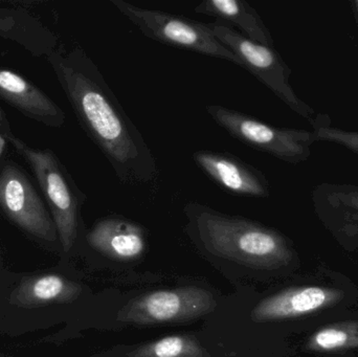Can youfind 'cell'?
<instances>
[{
    "mask_svg": "<svg viewBox=\"0 0 358 357\" xmlns=\"http://www.w3.org/2000/svg\"><path fill=\"white\" fill-rule=\"evenodd\" d=\"M45 58L80 126L120 182H153L157 159L90 54L81 46L65 48L60 43Z\"/></svg>",
    "mask_w": 358,
    "mask_h": 357,
    "instance_id": "cell-1",
    "label": "cell"
},
{
    "mask_svg": "<svg viewBox=\"0 0 358 357\" xmlns=\"http://www.w3.org/2000/svg\"><path fill=\"white\" fill-rule=\"evenodd\" d=\"M185 213L192 234L213 255L260 268H278L292 259L286 239L273 228L199 203H187Z\"/></svg>",
    "mask_w": 358,
    "mask_h": 357,
    "instance_id": "cell-2",
    "label": "cell"
},
{
    "mask_svg": "<svg viewBox=\"0 0 358 357\" xmlns=\"http://www.w3.org/2000/svg\"><path fill=\"white\" fill-rule=\"evenodd\" d=\"M4 136L31 167L50 207L61 245L67 253L77 239L80 209L86 195L80 190L52 150L29 146L13 131Z\"/></svg>",
    "mask_w": 358,
    "mask_h": 357,
    "instance_id": "cell-3",
    "label": "cell"
},
{
    "mask_svg": "<svg viewBox=\"0 0 358 357\" xmlns=\"http://www.w3.org/2000/svg\"><path fill=\"white\" fill-rule=\"evenodd\" d=\"M210 27L217 39L237 57L241 67L252 73L294 112L308 121L313 129L326 124L324 115H315L313 107L299 98L290 85L292 68L275 48L252 41L223 22L212 23Z\"/></svg>",
    "mask_w": 358,
    "mask_h": 357,
    "instance_id": "cell-4",
    "label": "cell"
},
{
    "mask_svg": "<svg viewBox=\"0 0 358 357\" xmlns=\"http://www.w3.org/2000/svg\"><path fill=\"white\" fill-rule=\"evenodd\" d=\"M110 3L149 39L241 66L237 57L217 39L210 24L125 0H110Z\"/></svg>",
    "mask_w": 358,
    "mask_h": 357,
    "instance_id": "cell-5",
    "label": "cell"
},
{
    "mask_svg": "<svg viewBox=\"0 0 358 357\" xmlns=\"http://www.w3.org/2000/svg\"><path fill=\"white\" fill-rule=\"evenodd\" d=\"M206 111L236 140L285 163L296 165L308 161L311 146L317 142L315 131L275 127L221 105H206Z\"/></svg>",
    "mask_w": 358,
    "mask_h": 357,
    "instance_id": "cell-6",
    "label": "cell"
},
{
    "mask_svg": "<svg viewBox=\"0 0 358 357\" xmlns=\"http://www.w3.org/2000/svg\"><path fill=\"white\" fill-rule=\"evenodd\" d=\"M216 307V299L206 289L180 287L136 298L120 310L117 321L125 324H170L206 316Z\"/></svg>",
    "mask_w": 358,
    "mask_h": 357,
    "instance_id": "cell-7",
    "label": "cell"
},
{
    "mask_svg": "<svg viewBox=\"0 0 358 357\" xmlns=\"http://www.w3.org/2000/svg\"><path fill=\"white\" fill-rule=\"evenodd\" d=\"M0 210L36 238L56 241L58 232L52 214L27 174L15 163L0 167Z\"/></svg>",
    "mask_w": 358,
    "mask_h": 357,
    "instance_id": "cell-8",
    "label": "cell"
},
{
    "mask_svg": "<svg viewBox=\"0 0 358 357\" xmlns=\"http://www.w3.org/2000/svg\"><path fill=\"white\" fill-rule=\"evenodd\" d=\"M193 161L208 178L231 195L264 198L271 195L269 182L262 171L227 152L201 150Z\"/></svg>",
    "mask_w": 358,
    "mask_h": 357,
    "instance_id": "cell-9",
    "label": "cell"
},
{
    "mask_svg": "<svg viewBox=\"0 0 358 357\" xmlns=\"http://www.w3.org/2000/svg\"><path fill=\"white\" fill-rule=\"evenodd\" d=\"M343 293L320 286L294 287L262 300L250 312L256 323L300 318L338 303Z\"/></svg>",
    "mask_w": 358,
    "mask_h": 357,
    "instance_id": "cell-10",
    "label": "cell"
},
{
    "mask_svg": "<svg viewBox=\"0 0 358 357\" xmlns=\"http://www.w3.org/2000/svg\"><path fill=\"white\" fill-rule=\"evenodd\" d=\"M0 100L46 127L61 128L66 121L64 111L45 92L19 73L2 67Z\"/></svg>",
    "mask_w": 358,
    "mask_h": 357,
    "instance_id": "cell-11",
    "label": "cell"
},
{
    "mask_svg": "<svg viewBox=\"0 0 358 357\" xmlns=\"http://www.w3.org/2000/svg\"><path fill=\"white\" fill-rule=\"evenodd\" d=\"M90 247L115 260H134L146 249V233L142 226L125 218L107 217L94 224L87 235Z\"/></svg>",
    "mask_w": 358,
    "mask_h": 357,
    "instance_id": "cell-12",
    "label": "cell"
},
{
    "mask_svg": "<svg viewBox=\"0 0 358 357\" xmlns=\"http://www.w3.org/2000/svg\"><path fill=\"white\" fill-rule=\"evenodd\" d=\"M0 38L35 57L48 56L60 44L58 36L24 8L0 6Z\"/></svg>",
    "mask_w": 358,
    "mask_h": 357,
    "instance_id": "cell-13",
    "label": "cell"
},
{
    "mask_svg": "<svg viewBox=\"0 0 358 357\" xmlns=\"http://www.w3.org/2000/svg\"><path fill=\"white\" fill-rule=\"evenodd\" d=\"M195 13L215 17L241 29L252 41L273 48V38L260 14L244 0H204L194 8Z\"/></svg>",
    "mask_w": 358,
    "mask_h": 357,
    "instance_id": "cell-14",
    "label": "cell"
},
{
    "mask_svg": "<svg viewBox=\"0 0 358 357\" xmlns=\"http://www.w3.org/2000/svg\"><path fill=\"white\" fill-rule=\"evenodd\" d=\"M317 213L346 232L358 231V186L324 182L313 191Z\"/></svg>",
    "mask_w": 358,
    "mask_h": 357,
    "instance_id": "cell-15",
    "label": "cell"
},
{
    "mask_svg": "<svg viewBox=\"0 0 358 357\" xmlns=\"http://www.w3.org/2000/svg\"><path fill=\"white\" fill-rule=\"evenodd\" d=\"M79 287L58 275H45L25 279L13 300L22 307H40L48 304L62 303L75 299Z\"/></svg>",
    "mask_w": 358,
    "mask_h": 357,
    "instance_id": "cell-16",
    "label": "cell"
},
{
    "mask_svg": "<svg viewBox=\"0 0 358 357\" xmlns=\"http://www.w3.org/2000/svg\"><path fill=\"white\" fill-rule=\"evenodd\" d=\"M128 357H210L199 342L189 335H171L132 350Z\"/></svg>",
    "mask_w": 358,
    "mask_h": 357,
    "instance_id": "cell-17",
    "label": "cell"
},
{
    "mask_svg": "<svg viewBox=\"0 0 358 357\" xmlns=\"http://www.w3.org/2000/svg\"><path fill=\"white\" fill-rule=\"evenodd\" d=\"M307 348L313 351L358 348V322L338 323L320 329L309 339Z\"/></svg>",
    "mask_w": 358,
    "mask_h": 357,
    "instance_id": "cell-18",
    "label": "cell"
},
{
    "mask_svg": "<svg viewBox=\"0 0 358 357\" xmlns=\"http://www.w3.org/2000/svg\"><path fill=\"white\" fill-rule=\"evenodd\" d=\"M317 142H328L340 145L358 154V132L348 131L330 125H320L313 129Z\"/></svg>",
    "mask_w": 358,
    "mask_h": 357,
    "instance_id": "cell-19",
    "label": "cell"
},
{
    "mask_svg": "<svg viewBox=\"0 0 358 357\" xmlns=\"http://www.w3.org/2000/svg\"><path fill=\"white\" fill-rule=\"evenodd\" d=\"M12 131L10 129V122H8V115L4 112L2 107L0 106V132H1L3 136L8 134V132Z\"/></svg>",
    "mask_w": 358,
    "mask_h": 357,
    "instance_id": "cell-20",
    "label": "cell"
},
{
    "mask_svg": "<svg viewBox=\"0 0 358 357\" xmlns=\"http://www.w3.org/2000/svg\"><path fill=\"white\" fill-rule=\"evenodd\" d=\"M8 142L6 140V136L0 132V155L3 152L4 147H6V143Z\"/></svg>",
    "mask_w": 358,
    "mask_h": 357,
    "instance_id": "cell-21",
    "label": "cell"
},
{
    "mask_svg": "<svg viewBox=\"0 0 358 357\" xmlns=\"http://www.w3.org/2000/svg\"><path fill=\"white\" fill-rule=\"evenodd\" d=\"M353 13H355V20H357L358 24V0L352 2Z\"/></svg>",
    "mask_w": 358,
    "mask_h": 357,
    "instance_id": "cell-22",
    "label": "cell"
}]
</instances>
